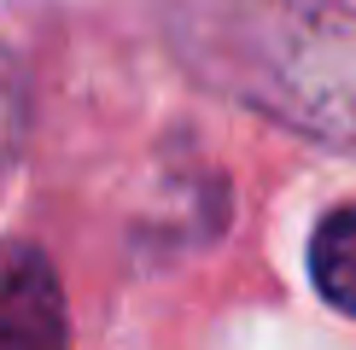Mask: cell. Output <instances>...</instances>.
I'll use <instances>...</instances> for the list:
<instances>
[{"mask_svg": "<svg viewBox=\"0 0 356 350\" xmlns=\"http://www.w3.org/2000/svg\"><path fill=\"white\" fill-rule=\"evenodd\" d=\"M251 94L309 135L356 146V12L280 6L251 47Z\"/></svg>", "mask_w": 356, "mask_h": 350, "instance_id": "1", "label": "cell"}, {"mask_svg": "<svg viewBox=\"0 0 356 350\" xmlns=\"http://www.w3.org/2000/svg\"><path fill=\"white\" fill-rule=\"evenodd\" d=\"M309 286L321 303L356 321V199L333 204L316 228H309Z\"/></svg>", "mask_w": 356, "mask_h": 350, "instance_id": "3", "label": "cell"}, {"mask_svg": "<svg viewBox=\"0 0 356 350\" xmlns=\"http://www.w3.org/2000/svg\"><path fill=\"white\" fill-rule=\"evenodd\" d=\"M0 350H70L58 274L29 240H0Z\"/></svg>", "mask_w": 356, "mask_h": 350, "instance_id": "2", "label": "cell"}]
</instances>
